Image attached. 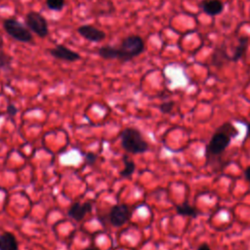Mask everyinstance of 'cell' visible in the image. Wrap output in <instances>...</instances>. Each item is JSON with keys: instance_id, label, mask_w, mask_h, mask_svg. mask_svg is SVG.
Instances as JSON below:
<instances>
[{"instance_id": "cell-2", "label": "cell", "mask_w": 250, "mask_h": 250, "mask_svg": "<svg viewBox=\"0 0 250 250\" xmlns=\"http://www.w3.org/2000/svg\"><path fill=\"white\" fill-rule=\"evenodd\" d=\"M122 148L133 154L144 153L149 150V143L136 128H126L120 134Z\"/></svg>"}, {"instance_id": "cell-3", "label": "cell", "mask_w": 250, "mask_h": 250, "mask_svg": "<svg viewBox=\"0 0 250 250\" xmlns=\"http://www.w3.org/2000/svg\"><path fill=\"white\" fill-rule=\"evenodd\" d=\"M145 50L144 39L136 34L124 37L118 47V61L125 63L141 55Z\"/></svg>"}, {"instance_id": "cell-10", "label": "cell", "mask_w": 250, "mask_h": 250, "mask_svg": "<svg viewBox=\"0 0 250 250\" xmlns=\"http://www.w3.org/2000/svg\"><path fill=\"white\" fill-rule=\"evenodd\" d=\"M201 9L209 16H216L224 10V4L221 0H203L201 2Z\"/></svg>"}, {"instance_id": "cell-11", "label": "cell", "mask_w": 250, "mask_h": 250, "mask_svg": "<svg viewBox=\"0 0 250 250\" xmlns=\"http://www.w3.org/2000/svg\"><path fill=\"white\" fill-rule=\"evenodd\" d=\"M0 250H19L18 241L13 233L4 232L0 234Z\"/></svg>"}, {"instance_id": "cell-16", "label": "cell", "mask_w": 250, "mask_h": 250, "mask_svg": "<svg viewBox=\"0 0 250 250\" xmlns=\"http://www.w3.org/2000/svg\"><path fill=\"white\" fill-rule=\"evenodd\" d=\"M123 160H124V169L120 172V176L122 178H128L130 177L134 172H135V169H136V165L133 161L127 159V157L124 155L123 156Z\"/></svg>"}, {"instance_id": "cell-7", "label": "cell", "mask_w": 250, "mask_h": 250, "mask_svg": "<svg viewBox=\"0 0 250 250\" xmlns=\"http://www.w3.org/2000/svg\"><path fill=\"white\" fill-rule=\"evenodd\" d=\"M49 53L53 58H55L57 60L69 62V63H73V62L79 61L81 59V56L79 53L66 47L63 44L56 45L54 48L49 50Z\"/></svg>"}, {"instance_id": "cell-18", "label": "cell", "mask_w": 250, "mask_h": 250, "mask_svg": "<svg viewBox=\"0 0 250 250\" xmlns=\"http://www.w3.org/2000/svg\"><path fill=\"white\" fill-rule=\"evenodd\" d=\"M66 0H46L47 7L55 12L62 11L65 7Z\"/></svg>"}, {"instance_id": "cell-8", "label": "cell", "mask_w": 250, "mask_h": 250, "mask_svg": "<svg viewBox=\"0 0 250 250\" xmlns=\"http://www.w3.org/2000/svg\"><path fill=\"white\" fill-rule=\"evenodd\" d=\"M77 33L80 36L90 42H101L106 38V33L102 30L90 26V25H83L77 29Z\"/></svg>"}, {"instance_id": "cell-17", "label": "cell", "mask_w": 250, "mask_h": 250, "mask_svg": "<svg viewBox=\"0 0 250 250\" xmlns=\"http://www.w3.org/2000/svg\"><path fill=\"white\" fill-rule=\"evenodd\" d=\"M227 61H231V58L228 57V55L226 54V52L223 49H218L214 55H213V59H212V63L214 65L217 66H221L223 64H225Z\"/></svg>"}, {"instance_id": "cell-19", "label": "cell", "mask_w": 250, "mask_h": 250, "mask_svg": "<svg viewBox=\"0 0 250 250\" xmlns=\"http://www.w3.org/2000/svg\"><path fill=\"white\" fill-rule=\"evenodd\" d=\"M173 108H174V102L169 101V102H165V103L161 104L159 109L162 114H169V113H171Z\"/></svg>"}, {"instance_id": "cell-15", "label": "cell", "mask_w": 250, "mask_h": 250, "mask_svg": "<svg viewBox=\"0 0 250 250\" xmlns=\"http://www.w3.org/2000/svg\"><path fill=\"white\" fill-rule=\"evenodd\" d=\"M12 57L0 47V68L9 71L12 68Z\"/></svg>"}, {"instance_id": "cell-6", "label": "cell", "mask_w": 250, "mask_h": 250, "mask_svg": "<svg viewBox=\"0 0 250 250\" xmlns=\"http://www.w3.org/2000/svg\"><path fill=\"white\" fill-rule=\"evenodd\" d=\"M131 217V211L128 205L126 204H117L112 207L109 219L110 223L114 227H121L126 224Z\"/></svg>"}, {"instance_id": "cell-23", "label": "cell", "mask_w": 250, "mask_h": 250, "mask_svg": "<svg viewBox=\"0 0 250 250\" xmlns=\"http://www.w3.org/2000/svg\"><path fill=\"white\" fill-rule=\"evenodd\" d=\"M244 176H245L246 180H247L248 182H250V166H248V167L245 169V171H244Z\"/></svg>"}, {"instance_id": "cell-9", "label": "cell", "mask_w": 250, "mask_h": 250, "mask_svg": "<svg viewBox=\"0 0 250 250\" xmlns=\"http://www.w3.org/2000/svg\"><path fill=\"white\" fill-rule=\"evenodd\" d=\"M91 210H92V204L90 202H85V203L75 202L68 209L67 215L68 217L72 218L75 221H81L86 216L87 213L91 212Z\"/></svg>"}, {"instance_id": "cell-21", "label": "cell", "mask_w": 250, "mask_h": 250, "mask_svg": "<svg viewBox=\"0 0 250 250\" xmlns=\"http://www.w3.org/2000/svg\"><path fill=\"white\" fill-rule=\"evenodd\" d=\"M7 114H8L10 117H15V116L18 114V109H17V107L14 106L13 104L8 105V107H7Z\"/></svg>"}, {"instance_id": "cell-14", "label": "cell", "mask_w": 250, "mask_h": 250, "mask_svg": "<svg viewBox=\"0 0 250 250\" xmlns=\"http://www.w3.org/2000/svg\"><path fill=\"white\" fill-rule=\"evenodd\" d=\"M247 46H248V38L247 37H241L239 39V43L237 45V47L234 50V53L233 55V57L231 58V60L233 62H237L239 59H241L247 50Z\"/></svg>"}, {"instance_id": "cell-12", "label": "cell", "mask_w": 250, "mask_h": 250, "mask_svg": "<svg viewBox=\"0 0 250 250\" xmlns=\"http://www.w3.org/2000/svg\"><path fill=\"white\" fill-rule=\"evenodd\" d=\"M98 55L105 60H118V48L111 45L102 46L98 49Z\"/></svg>"}, {"instance_id": "cell-20", "label": "cell", "mask_w": 250, "mask_h": 250, "mask_svg": "<svg viewBox=\"0 0 250 250\" xmlns=\"http://www.w3.org/2000/svg\"><path fill=\"white\" fill-rule=\"evenodd\" d=\"M97 158H98V155L93 152H88L85 154V161L90 165L95 164L97 161Z\"/></svg>"}, {"instance_id": "cell-5", "label": "cell", "mask_w": 250, "mask_h": 250, "mask_svg": "<svg viewBox=\"0 0 250 250\" xmlns=\"http://www.w3.org/2000/svg\"><path fill=\"white\" fill-rule=\"evenodd\" d=\"M25 24L33 33L36 34L40 38H45L49 34L48 23L38 12H29L25 17Z\"/></svg>"}, {"instance_id": "cell-4", "label": "cell", "mask_w": 250, "mask_h": 250, "mask_svg": "<svg viewBox=\"0 0 250 250\" xmlns=\"http://www.w3.org/2000/svg\"><path fill=\"white\" fill-rule=\"evenodd\" d=\"M3 29L9 36L19 42L29 43L33 40V33L28 29V27L16 19L10 18L4 20Z\"/></svg>"}, {"instance_id": "cell-13", "label": "cell", "mask_w": 250, "mask_h": 250, "mask_svg": "<svg viewBox=\"0 0 250 250\" xmlns=\"http://www.w3.org/2000/svg\"><path fill=\"white\" fill-rule=\"evenodd\" d=\"M176 210H177V213L179 215L189 216V217H193V218H196L199 215V213H200V211L196 207L192 206L188 202H185V203L177 205L176 206Z\"/></svg>"}, {"instance_id": "cell-22", "label": "cell", "mask_w": 250, "mask_h": 250, "mask_svg": "<svg viewBox=\"0 0 250 250\" xmlns=\"http://www.w3.org/2000/svg\"><path fill=\"white\" fill-rule=\"evenodd\" d=\"M197 250H212L207 243H201Z\"/></svg>"}, {"instance_id": "cell-25", "label": "cell", "mask_w": 250, "mask_h": 250, "mask_svg": "<svg viewBox=\"0 0 250 250\" xmlns=\"http://www.w3.org/2000/svg\"><path fill=\"white\" fill-rule=\"evenodd\" d=\"M84 250H100V248H98L97 246H90V247H87Z\"/></svg>"}, {"instance_id": "cell-1", "label": "cell", "mask_w": 250, "mask_h": 250, "mask_svg": "<svg viewBox=\"0 0 250 250\" xmlns=\"http://www.w3.org/2000/svg\"><path fill=\"white\" fill-rule=\"evenodd\" d=\"M237 135V129L231 122L223 123L212 135L210 141L206 146V158L209 159L210 157L221 155L231 144L232 139L235 138Z\"/></svg>"}, {"instance_id": "cell-24", "label": "cell", "mask_w": 250, "mask_h": 250, "mask_svg": "<svg viewBox=\"0 0 250 250\" xmlns=\"http://www.w3.org/2000/svg\"><path fill=\"white\" fill-rule=\"evenodd\" d=\"M246 138L250 139V123L246 124Z\"/></svg>"}]
</instances>
